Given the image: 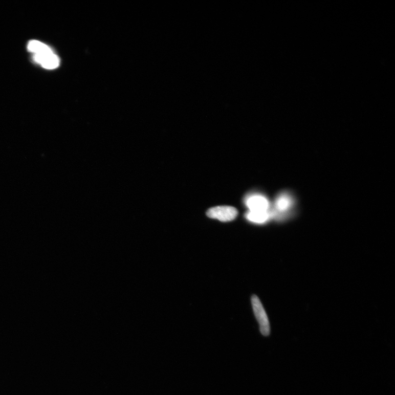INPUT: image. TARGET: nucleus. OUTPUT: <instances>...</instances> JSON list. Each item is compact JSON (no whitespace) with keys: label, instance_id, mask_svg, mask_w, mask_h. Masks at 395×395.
<instances>
[{"label":"nucleus","instance_id":"obj_3","mask_svg":"<svg viewBox=\"0 0 395 395\" xmlns=\"http://www.w3.org/2000/svg\"><path fill=\"white\" fill-rule=\"evenodd\" d=\"M207 214L210 218L217 219L222 222H229L236 218L238 211L232 207L220 206L210 209Z\"/></svg>","mask_w":395,"mask_h":395},{"label":"nucleus","instance_id":"obj_6","mask_svg":"<svg viewBox=\"0 0 395 395\" xmlns=\"http://www.w3.org/2000/svg\"><path fill=\"white\" fill-rule=\"evenodd\" d=\"M293 201L290 195L287 194H280L276 201V209L279 212L288 211L292 206Z\"/></svg>","mask_w":395,"mask_h":395},{"label":"nucleus","instance_id":"obj_5","mask_svg":"<svg viewBox=\"0 0 395 395\" xmlns=\"http://www.w3.org/2000/svg\"><path fill=\"white\" fill-rule=\"evenodd\" d=\"M272 216V211H249L246 215L247 218L250 222L257 224H263Z\"/></svg>","mask_w":395,"mask_h":395},{"label":"nucleus","instance_id":"obj_1","mask_svg":"<svg viewBox=\"0 0 395 395\" xmlns=\"http://www.w3.org/2000/svg\"><path fill=\"white\" fill-rule=\"evenodd\" d=\"M28 50L33 53L34 61L45 69L54 70L59 65L58 57L47 45L39 41L32 40L28 43Z\"/></svg>","mask_w":395,"mask_h":395},{"label":"nucleus","instance_id":"obj_4","mask_svg":"<svg viewBox=\"0 0 395 395\" xmlns=\"http://www.w3.org/2000/svg\"><path fill=\"white\" fill-rule=\"evenodd\" d=\"M246 206L252 211H268L270 210L269 202L262 195L254 194L249 196L246 200Z\"/></svg>","mask_w":395,"mask_h":395},{"label":"nucleus","instance_id":"obj_2","mask_svg":"<svg viewBox=\"0 0 395 395\" xmlns=\"http://www.w3.org/2000/svg\"><path fill=\"white\" fill-rule=\"evenodd\" d=\"M252 303L254 314L260 325L261 334L264 336H269L270 325L269 318L260 299L257 296L253 295L252 296Z\"/></svg>","mask_w":395,"mask_h":395}]
</instances>
